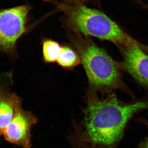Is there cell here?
<instances>
[{
  "mask_svg": "<svg viewBox=\"0 0 148 148\" xmlns=\"http://www.w3.org/2000/svg\"><path fill=\"white\" fill-rule=\"evenodd\" d=\"M38 121L34 114L24 110L21 107L3 135L9 143L23 148H31V130Z\"/></svg>",
  "mask_w": 148,
  "mask_h": 148,
  "instance_id": "cell-6",
  "label": "cell"
},
{
  "mask_svg": "<svg viewBox=\"0 0 148 148\" xmlns=\"http://www.w3.org/2000/svg\"><path fill=\"white\" fill-rule=\"evenodd\" d=\"M137 148H148V138L144 139Z\"/></svg>",
  "mask_w": 148,
  "mask_h": 148,
  "instance_id": "cell-12",
  "label": "cell"
},
{
  "mask_svg": "<svg viewBox=\"0 0 148 148\" xmlns=\"http://www.w3.org/2000/svg\"><path fill=\"white\" fill-rule=\"evenodd\" d=\"M11 75L7 74L0 75V91L5 88L8 87L9 84L10 82Z\"/></svg>",
  "mask_w": 148,
  "mask_h": 148,
  "instance_id": "cell-10",
  "label": "cell"
},
{
  "mask_svg": "<svg viewBox=\"0 0 148 148\" xmlns=\"http://www.w3.org/2000/svg\"><path fill=\"white\" fill-rule=\"evenodd\" d=\"M61 2L69 5L84 4L92 0H59Z\"/></svg>",
  "mask_w": 148,
  "mask_h": 148,
  "instance_id": "cell-11",
  "label": "cell"
},
{
  "mask_svg": "<svg viewBox=\"0 0 148 148\" xmlns=\"http://www.w3.org/2000/svg\"><path fill=\"white\" fill-rule=\"evenodd\" d=\"M62 13L60 21L69 32L93 36L113 43L118 48L144 45L129 36L116 22L101 11L84 4L69 5L59 0H43Z\"/></svg>",
  "mask_w": 148,
  "mask_h": 148,
  "instance_id": "cell-3",
  "label": "cell"
},
{
  "mask_svg": "<svg viewBox=\"0 0 148 148\" xmlns=\"http://www.w3.org/2000/svg\"><path fill=\"white\" fill-rule=\"evenodd\" d=\"M56 62L59 66L67 69H72L82 64L77 52L68 46L61 47V51Z\"/></svg>",
  "mask_w": 148,
  "mask_h": 148,
  "instance_id": "cell-8",
  "label": "cell"
},
{
  "mask_svg": "<svg viewBox=\"0 0 148 148\" xmlns=\"http://www.w3.org/2000/svg\"><path fill=\"white\" fill-rule=\"evenodd\" d=\"M86 105L82 127L75 128L80 138L92 148H115L129 121L148 110V97L125 103L114 92L99 99L96 93L89 92Z\"/></svg>",
  "mask_w": 148,
  "mask_h": 148,
  "instance_id": "cell-1",
  "label": "cell"
},
{
  "mask_svg": "<svg viewBox=\"0 0 148 148\" xmlns=\"http://www.w3.org/2000/svg\"><path fill=\"white\" fill-rule=\"evenodd\" d=\"M61 47L58 42L53 40L46 39L42 45L43 58L47 63H54L57 61Z\"/></svg>",
  "mask_w": 148,
  "mask_h": 148,
  "instance_id": "cell-9",
  "label": "cell"
},
{
  "mask_svg": "<svg viewBox=\"0 0 148 148\" xmlns=\"http://www.w3.org/2000/svg\"><path fill=\"white\" fill-rule=\"evenodd\" d=\"M32 8L29 4L0 8V51L11 56L16 54L17 40L29 30Z\"/></svg>",
  "mask_w": 148,
  "mask_h": 148,
  "instance_id": "cell-4",
  "label": "cell"
},
{
  "mask_svg": "<svg viewBox=\"0 0 148 148\" xmlns=\"http://www.w3.org/2000/svg\"><path fill=\"white\" fill-rule=\"evenodd\" d=\"M118 49L121 54L120 63L123 70L139 84L148 88V54L145 49L138 45Z\"/></svg>",
  "mask_w": 148,
  "mask_h": 148,
  "instance_id": "cell-5",
  "label": "cell"
},
{
  "mask_svg": "<svg viewBox=\"0 0 148 148\" xmlns=\"http://www.w3.org/2000/svg\"><path fill=\"white\" fill-rule=\"evenodd\" d=\"M68 36L78 53L86 73L90 91L109 94L118 90L130 95L135 94L123 78L120 62L115 61L103 49L98 47L89 36L69 32Z\"/></svg>",
  "mask_w": 148,
  "mask_h": 148,
  "instance_id": "cell-2",
  "label": "cell"
},
{
  "mask_svg": "<svg viewBox=\"0 0 148 148\" xmlns=\"http://www.w3.org/2000/svg\"><path fill=\"white\" fill-rule=\"evenodd\" d=\"M21 107V98L15 93L9 92L8 88L0 91V135H3Z\"/></svg>",
  "mask_w": 148,
  "mask_h": 148,
  "instance_id": "cell-7",
  "label": "cell"
}]
</instances>
